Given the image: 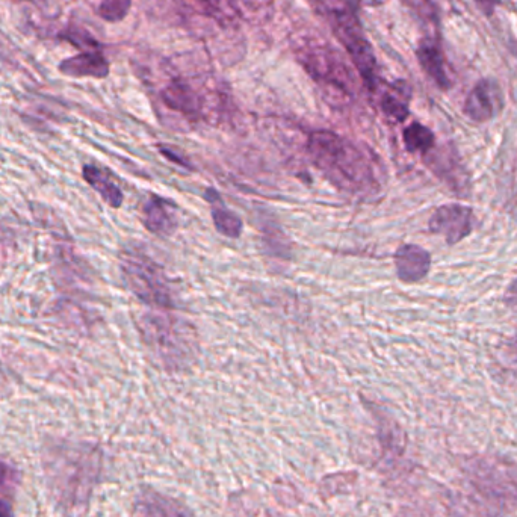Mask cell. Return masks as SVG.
<instances>
[{
	"mask_svg": "<svg viewBox=\"0 0 517 517\" xmlns=\"http://www.w3.org/2000/svg\"><path fill=\"white\" fill-rule=\"evenodd\" d=\"M19 472L0 460V492H8L19 484Z\"/></svg>",
	"mask_w": 517,
	"mask_h": 517,
	"instance_id": "obj_23",
	"label": "cell"
},
{
	"mask_svg": "<svg viewBox=\"0 0 517 517\" xmlns=\"http://www.w3.org/2000/svg\"><path fill=\"white\" fill-rule=\"evenodd\" d=\"M0 517H14L13 507L5 499H0Z\"/></svg>",
	"mask_w": 517,
	"mask_h": 517,
	"instance_id": "obj_27",
	"label": "cell"
},
{
	"mask_svg": "<svg viewBox=\"0 0 517 517\" xmlns=\"http://www.w3.org/2000/svg\"><path fill=\"white\" fill-rule=\"evenodd\" d=\"M404 146L410 153H427L436 144L433 131L421 123H412L403 132Z\"/></svg>",
	"mask_w": 517,
	"mask_h": 517,
	"instance_id": "obj_19",
	"label": "cell"
},
{
	"mask_svg": "<svg viewBox=\"0 0 517 517\" xmlns=\"http://www.w3.org/2000/svg\"><path fill=\"white\" fill-rule=\"evenodd\" d=\"M419 66L422 67L428 78L440 88L446 91L452 87L451 78H449L448 67H446V58L439 44L433 40H425L419 44L416 49Z\"/></svg>",
	"mask_w": 517,
	"mask_h": 517,
	"instance_id": "obj_13",
	"label": "cell"
},
{
	"mask_svg": "<svg viewBox=\"0 0 517 517\" xmlns=\"http://www.w3.org/2000/svg\"><path fill=\"white\" fill-rule=\"evenodd\" d=\"M513 348H514V351H516V353H517V338L514 339Z\"/></svg>",
	"mask_w": 517,
	"mask_h": 517,
	"instance_id": "obj_29",
	"label": "cell"
},
{
	"mask_svg": "<svg viewBox=\"0 0 517 517\" xmlns=\"http://www.w3.org/2000/svg\"><path fill=\"white\" fill-rule=\"evenodd\" d=\"M132 0H102L99 5V17L108 23L123 22L131 11Z\"/></svg>",
	"mask_w": 517,
	"mask_h": 517,
	"instance_id": "obj_22",
	"label": "cell"
},
{
	"mask_svg": "<svg viewBox=\"0 0 517 517\" xmlns=\"http://www.w3.org/2000/svg\"><path fill=\"white\" fill-rule=\"evenodd\" d=\"M152 321H149L146 327L147 341L152 344V347L161 354L176 353L179 357H182L186 353V339L183 327L177 326V322L174 318H168V316H150Z\"/></svg>",
	"mask_w": 517,
	"mask_h": 517,
	"instance_id": "obj_9",
	"label": "cell"
},
{
	"mask_svg": "<svg viewBox=\"0 0 517 517\" xmlns=\"http://www.w3.org/2000/svg\"><path fill=\"white\" fill-rule=\"evenodd\" d=\"M505 303L511 307L517 306V277L505 292Z\"/></svg>",
	"mask_w": 517,
	"mask_h": 517,
	"instance_id": "obj_26",
	"label": "cell"
},
{
	"mask_svg": "<svg viewBox=\"0 0 517 517\" xmlns=\"http://www.w3.org/2000/svg\"><path fill=\"white\" fill-rule=\"evenodd\" d=\"M143 224L158 236H171L179 226L176 205L161 196H150L143 206Z\"/></svg>",
	"mask_w": 517,
	"mask_h": 517,
	"instance_id": "obj_12",
	"label": "cell"
},
{
	"mask_svg": "<svg viewBox=\"0 0 517 517\" xmlns=\"http://www.w3.org/2000/svg\"><path fill=\"white\" fill-rule=\"evenodd\" d=\"M462 472L471 486L498 507H517V465L496 456L463 460Z\"/></svg>",
	"mask_w": 517,
	"mask_h": 517,
	"instance_id": "obj_4",
	"label": "cell"
},
{
	"mask_svg": "<svg viewBox=\"0 0 517 517\" xmlns=\"http://www.w3.org/2000/svg\"><path fill=\"white\" fill-rule=\"evenodd\" d=\"M158 147L159 152H161V155H164L165 158L168 159V161L174 162V164L179 165V167L188 168V170H192L191 162H189V159L186 158V156L183 155V153L180 152L179 149H174V147L171 146H165V144H162V146Z\"/></svg>",
	"mask_w": 517,
	"mask_h": 517,
	"instance_id": "obj_24",
	"label": "cell"
},
{
	"mask_svg": "<svg viewBox=\"0 0 517 517\" xmlns=\"http://www.w3.org/2000/svg\"><path fill=\"white\" fill-rule=\"evenodd\" d=\"M58 70L61 75L69 78L105 79L111 67L102 50H85L59 62Z\"/></svg>",
	"mask_w": 517,
	"mask_h": 517,
	"instance_id": "obj_11",
	"label": "cell"
},
{
	"mask_svg": "<svg viewBox=\"0 0 517 517\" xmlns=\"http://www.w3.org/2000/svg\"><path fill=\"white\" fill-rule=\"evenodd\" d=\"M82 177L85 182L99 192L100 197L108 203L111 208L120 209L123 206L124 196L120 186L114 182L111 174L97 165L87 164L82 168Z\"/></svg>",
	"mask_w": 517,
	"mask_h": 517,
	"instance_id": "obj_15",
	"label": "cell"
},
{
	"mask_svg": "<svg viewBox=\"0 0 517 517\" xmlns=\"http://www.w3.org/2000/svg\"><path fill=\"white\" fill-rule=\"evenodd\" d=\"M395 270L398 279L407 285L419 283L431 270V254L415 244H404L395 251Z\"/></svg>",
	"mask_w": 517,
	"mask_h": 517,
	"instance_id": "obj_10",
	"label": "cell"
},
{
	"mask_svg": "<svg viewBox=\"0 0 517 517\" xmlns=\"http://www.w3.org/2000/svg\"><path fill=\"white\" fill-rule=\"evenodd\" d=\"M120 270L124 283L138 300L156 309H176L179 295L173 280L152 257L138 250H124Z\"/></svg>",
	"mask_w": 517,
	"mask_h": 517,
	"instance_id": "obj_3",
	"label": "cell"
},
{
	"mask_svg": "<svg viewBox=\"0 0 517 517\" xmlns=\"http://www.w3.org/2000/svg\"><path fill=\"white\" fill-rule=\"evenodd\" d=\"M474 211L459 203L440 206L431 215L428 229L434 235H442L446 244L456 245L474 232Z\"/></svg>",
	"mask_w": 517,
	"mask_h": 517,
	"instance_id": "obj_6",
	"label": "cell"
},
{
	"mask_svg": "<svg viewBox=\"0 0 517 517\" xmlns=\"http://www.w3.org/2000/svg\"><path fill=\"white\" fill-rule=\"evenodd\" d=\"M474 2L484 16L490 17L493 16L496 8L501 5L502 0H474Z\"/></svg>",
	"mask_w": 517,
	"mask_h": 517,
	"instance_id": "obj_25",
	"label": "cell"
},
{
	"mask_svg": "<svg viewBox=\"0 0 517 517\" xmlns=\"http://www.w3.org/2000/svg\"><path fill=\"white\" fill-rule=\"evenodd\" d=\"M333 31L347 50L348 56L356 66L360 78L371 91L378 90L377 58L371 43L363 35L362 28L354 14L348 11H336L333 16Z\"/></svg>",
	"mask_w": 517,
	"mask_h": 517,
	"instance_id": "obj_5",
	"label": "cell"
},
{
	"mask_svg": "<svg viewBox=\"0 0 517 517\" xmlns=\"http://www.w3.org/2000/svg\"><path fill=\"white\" fill-rule=\"evenodd\" d=\"M504 103V93L498 82L481 79L466 97L463 112L475 123H487L501 114Z\"/></svg>",
	"mask_w": 517,
	"mask_h": 517,
	"instance_id": "obj_7",
	"label": "cell"
},
{
	"mask_svg": "<svg viewBox=\"0 0 517 517\" xmlns=\"http://www.w3.org/2000/svg\"><path fill=\"white\" fill-rule=\"evenodd\" d=\"M141 504L150 517H192L185 505L159 493H147Z\"/></svg>",
	"mask_w": 517,
	"mask_h": 517,
	"instance_id": "obj_18",
	"label": "cell"
},
{
	"mask_svg": "<svg viewBox=\"0 0 517 517\" xmlns=\"http://www.w3.org/2000/svg\"><path fill=\"white\" fill-rule=\"evenodd\" d=\"M410 88L406 82L394 84L384 91L380 99V108L387 118L395 123H403L410 115Z\"/></svg>",
	"mask_w": 517,
	"mask_h": 517,
	"instance_id": "obj_17",
	"label": "cell"
},
{
	"mask_svg": "<svg viewBox=\"0 0 517 517\" xmlns=\"http://www.w3.org/2000/svg\"><path fill=\"white\" fill-rule=\"evenodd\" d=\"M202 2H205V4H209V5L218 4V0H202Z\"/></svg>",
	"mask_w": 517,
	"mask_h": 517,
	"instance_id": "obj_28",
	"label": "cell"
},
{
	"mask_svg": "<svg viewBox=\"0 0 517 517\" xmlns=\"http://www.w3.org/2000/svg\"><path fill=\"white\" fill-rule=\"evenodd\" d=\"M205 200L212 205V220H214L217 232L226 236V238L238 239L242 235V230H244L241 217L221 203V197L217 189H206Z\"/></svg>",
	"mask_w": 517,
	"mask_h": 517,
	"instance_id": "obj_16",
	"label": "cell"
},
{
	"mask_svg": "<svg viewBox=\"0 0 517 517\" xmlns=\"http://www.w3.org/2000/svg\"><path fill=\"white\" fill-rule=\"evenodd\" d=\"M50 490L58 504L78 508L87 504L100 472L99 452L84 446L58 445L44 456Z\"/></svg>",
	"mask_w": 517,
	"mask_h": 517,
	"instance_id": "obj_2",
	"label": "cell"
},
{
	"mask_svg": "<svg viewBox=\"0 0 517 517\" xmlns=\"http://www.w3.org/2000/svg\"><path fill=\"white\" fill-rule=\"evenodd\" d=\"M313 79L324 84L335 85L342 91L347 90L350 75L342 61L335 58V53L326 49H318L315 52H306L303 59H300Z\"/></svg>",
	"mask_w": 517,
	"mask_h": 517,
	"instance_id": "obj_8",
	"label": "cell"
},
{
	"mask_svg": "<svg viewBox=\"0 0 517 517\" xmlns=\"http://www.w3.org/2000/svg\"><path fill=\"white\" fill-rule=\"evenodd\" d=\"M59 38L72 44L76 49H81V52H85V50H102L99 41L87 29L81 28V26L70 25L66 31L59 34Z\"/></svg>",
	"mask_w": 517,
	"mask_h": 517,
	"instance_id": "obj_21",
	"label": "cell"
},
{
	"mask_svg": "<svg viewBox=\"0 0 517 517\" xmlns=\"http://www.w3.org/2000/svg\"><path fill=\"white\" fill-rule=\"evenodd\" d=\"M161 97L167 108L185 117L199 118L202 114L203 105L199 93L185 82H171L162 90Z\"/></svg>",
	"mask_w": 517,
	"mask_h": 517,
	"instance_id": "obj_14",
	"label": "cell"
},
{
	"mask_svg": "<svg viewBox=\"0 0 517 517\" xmlns=\"http://www.w3.org/2000/svg\"><path fill=\"white\" fill-rule=\"evenodd\" d=\"M449 511L452 517H501L493 513L490 508L484 507L474 499L466 498L462 493L452 495L449 501Z\"/></svg>",
	"mask_w": 517,
	"mask_h": 517,
	"instance_id": "obj_20",
	"label": "cell"
},
{
	"mask_svg": "<svg viewBox=\"0 0 517 517\" xmlns=\"http://www.w3.org/2000/svg\"><path fill=\"white\" fill-rule=\"evenodd\" d=\"M307 152L322 176L341 191L362 197L380 192L383 182L377 162L347 138L330 131L312 132Z\"/></svg>",
	"mask_w": 517,
	"mask_h": 517,
	"instance_id": "obj_1",
	"label": "cell"
}]
</instances>
